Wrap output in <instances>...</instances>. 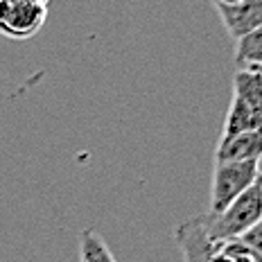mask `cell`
<instances>
[{
    "label": "cell",
    "instance_id": "1",
    "mask_svg": "<svg viewBox=\"0 0 262 262\" xmlns=\"http://www.w3.org/2000/svg\"><path fill=\"white\" fill-rule=\"evenodd\" d=\"M208 233L217 242L242 237L251 226L262 220V174L251 188L233 199L222 212H204Z\"/></svg>",
    "mask_w": 262,
    "mask_h": 262
},
{
    "label": "cell",
    "instance_id": "2",
    "mask_svg": "<svg viewBox=\"0 0 262 262\" xmlns=\"http://www.w3.org/2000/svg\"><path fill=\"white\" fill-rule=\"evenodd\" d=\"M260 177L258 161H235V163H215L210 183V208L208 212H222L237 199L247 188H251Z\"/></svg>",
    "mask_w": 262,
    "mask_h": 262
},
{
    "label": "cell",
    "instance_id": "3",
    "mask_svg": "<svg viewBox=\"0 0 262 262\" xmlns=\"http://www.w3.org/2000/svg\"><path fill=\"white\" fill-rule=\"evenodd\" d=\"M48 0H0V34L27 39L41 30Z\"/></svg>",
    "mask_w": 262,
    "mask_h": 262
},
{
    "label": "cell",
    "instance_id": "4",
    "mask_svg": "<svg viewBox=\"0 0 262 262\" xmlns=\"http://www.w3.org/2000/svg\"><path fill=\"white\" fill-rule=\"evenodd\" d=\"M174 237H177V244L181 249L183 262H210V258L222 247V242H217L208 233L206 215L190 217V220L181 222L174 231Z\"/></svg>",
    "mask_w": 262,
    "mask_h": 262
},
{
    "label": "cell",
    "instance_id": "5",
    "mask_svg": "<svg viewBox=\"0 0 262 262\" xmlns=\"http://www.w3.org/2000/svg\"><path fill=\"white\" fill-rule=\"evenodd\" d=\"M215 7L222 18L224 30L228 32L233 41L242 39L262 25V0H239L235 5L217 3Z\"/></svg>",
    "mask_w": 262,
    "mask_h": 262
},
{
    "label": "cell",
    "instance_id": "6",
    "mask_svg": "<svg viewBox=\"0 0 262 262\" xmlns=\"http://www.w3.org/2000/svg\"><path fill=\"white\" fill-rule=\"evenodd\" d=\"M262 158V127L255 131L220 138L215 149V163H235V161H260Z\"/></svg>",
    "mask_w": 262,
    "mask_h": 262
},
{
    "label": "cell",
    "instance_id": "7",
    "mask_svg": "<svg viewBox=\"0 0 262 262\" xmlns=\"http://www.w3.org/2000/svg\"><path fill=\"white\" fill-rule=\"evenodd\" d=\"M233 97L262 116V70L255 66L239 68L233 75Z\"/></svg>",
    "mask_w": 262,
    "mask_h": 262
},
{
    "label": "cell",
    "instance_id": "8",
    "mask_svg": "<svg viewBox=\"0 0 262 262\" xmlns=\"http://www.w3.org/2000/svg\"><path fill=\"white\" fill-rule=\"evenodd\" d=\"M260 127H262L260 113H255L251 106H247L244 102H239L237 97H233L226 118H224V129H222L220 138H231V136L244 134V131H255Z\"/></svg>",
    "mask_w": 262,
    "mask_h": 262
},
{
    "label": "cell",
    "instance_id": "9",
    "mask_svg": "<svg viewBox=\"0 0 262 262\" xmlns=\"http://www.w3.org/2000/svg\"><path fill=\"white\" fill-rule=\"evenodd\" d=\"M235 61L239 68L262 66V25L235 41Z\"/></svg>",
    "mask_w": 262,
    "mask_h": 262
},
{
    "label": "cell",
    "instance_id": "10",
    "mask_svg": "<svg viewBox=\"0 0 262 262\" xmlns=\"http://www.w3.org/2000/svg\"><path fill=\"white\" fill-rule=\"evenodd\" d=\"M79 262H116L111 249L106 247L104 237L95 231H81L79 235Z\"/></svg>",
    "mask_w": 262,
    "mask_h": 262
},
{
    "label": "cell",
    "instance_id": "11",
    "mask_svg": "<svg viewBox=\"0 0 262 262\" xmlns=\"http://www.w3.org/2000/svg\"><path fill=\"white\" fill-rule=\"evenodd\" d=\"M239 239H242V242L247 244V247L253 249L255 253H260V255H262V220L255 224V226H251L249 231L244 233V235L239 237Z\"/></svg>",
    "mask_w": 262,
    "mask_h": 262
},
{
    "label": "cell",
    "instance_id": "12",
    "mask_svg": "<svg viewBox=\"0 0 262 262\" xmlns=\"http://www.w3.org/2000/svg\"><path fill=\"white\" fill-rule=\"evenodd\" d=\"M215 3H224V5H235L239 0H215Z\"/></svg>",
    "mask_w": 262,
    "mask_h": 262
},
{
    "label": "cell",
    "instance_id": "13",
    "mask_svg": "<svg viewBox=\"0 0 262 262\" xmlns=\"http://www.w3.org/2000/svg\"><path fill=\"white\" fill-rule=\"evenodd\" d=\"M255 262H262V255L260 253H255Z\"/></svg>",
    "mask_w": 262,
    "mask_h": 262
},
{
    "label": "cell",
    "instance_id": "14",
    "mask_svg": "<svg viewBox=\"0 0 262 262\" xmlns=\"http://www.w3.org/2000/svg\"><path fill=\"white\" fill-rule=\"evenodd\" d=\"M255 68H260V70H262V66H255Z\"/></svg>",
    "mask_w": 262,
    "mask_h": 262
}]
</instances>
